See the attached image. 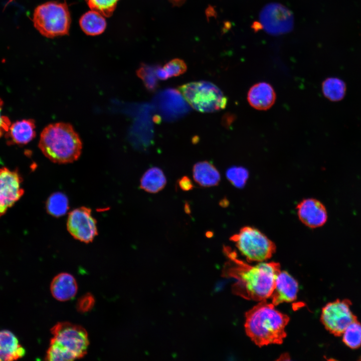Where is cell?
<instances>
[{"instance_id":"d4e9b609","label":"cell","mask_w":361,"mask_h":361,"mask_svg":"<svg viewBox=\"0 0 361 361\" xmlns=\"http://www.w3.org/2000/svg\"><path fill=\"white\" fill-rule=\"evenodd\" d=\"M343 342L351 349H356L361 345V323L357 319L350 323L342 335Z\"/></svg>"},{"instance_id":"7c38bea8","label":"cell","mask_w":361,"mask_h":361,"mask_svg":"<svg viewBox=\"0 0 361 361\" xmlns=\"http://www.w3.org/2000/svg\"><path fill=\"white\" fill-rule=\"evenodd\" d=\"M157 96L156 103L158 109L163 117L168 120L179 118L189 110L181 94L175 89L164 90Z\"/></svg>"},{"instance_id":"603a6c76","label":"cell","mask_w":361,"mask_h":361,"mask_svg":"<svg viewBox=\"0 0 361 361\" xmlns=\"http://www.w3.org/2000/svg\"><path fill=\"white\" fill-rule=\"evenodd\" d=\"M48 213L53 217H59L64 215L69 209V201L67 196L62 193L52 194L46 203Z\"/></svg>"},{"instance_id":"1f68e13d","label":"cell","mask_w":361,"mask_h":361,"mask_svg":"<svg viewBox=\"0 0 361 361\" xmlns=\"http://www.w3.org/2000/svg\"><path fill=\"white\" fill-rule=\"evenodd\" d=\"M185 208V211L187 213H190V208H189V206L188 204H186Z\"/></svg>"},{"instance_id":"f1b7e54d","label":"cell","mask_w":361,"mask_h":361,"mask_svg":"<svg viewBox=\"0 0 361 361\" xmlns=\"http://www.w3.org/2000/svg\"><path fill=\"white\" fill-rule=\"evenodd\" d=\"M95 299L92 294L87 293L78 300L77 309L81 312H86L91 310L94 305Z\"/></svg>"},{"instance_id":"3957f363","label":"cell","mask_w":361,"mask_h":361,"mask_svg":"<svg viewBox=\"0 0 361 361\" xmlns=\"http://www.w3.org/2000/svg\"><path fill=\"white\" fill-rule=\"evenodd\" d=\"M39 147L44 155L52 162L67 163L80 157L82 143L71 124L60 122L44 128L40 135Z\"/></svg>"},{"instance_id":"e0dca14e","label":"cell","mask_w":361,"mask_h":361,"mask_svg":"<svg viewBox=\"0 0 361 361\" xmlns=\"http://www.w3.org/2000/svg\"><path fill=\"white\" fill-rule=\"evenodd\" d=\"M35 122L32 119H23L11 124L6 133L9 144L24 145L36 136Z\"/></svg>"},{"instance_id":"f546056e","label":"cell","mask_w":361,"mask_h":361,"mask_svg":"<svg viewBox=\"0 0 361 361\" xmlns=\"http://www.w3.org/2000/svg\"><path fill=\"white\" fill-rule=\"evenodd\" d=\"M3 104V100L0 98V137L7 132L11 125L9 118L2 113Z\"/></svg>"},{"instance_id":"ffe728a7","label":"cell","mask_w":361,"mask_h":361,"mask_svg":"<svg viewBox=\"0 0 361 361\" xmlns=\"http://www.w3.org/2000/svg\"><path fill=\"white\" fill-rule=\"evenodd\" d=\"M80 26L87 35L96 36L102 34L106 27L104 16L98 12L91 10L83 14L79 20Z\"/></svg>"},{"instance_id":"ac0fdd59","label":"cell","mask_w":361,"mask_h":361,"mask_svg":"<svg viewBox=\"0 0 361 361\" xmlns=\"http://www.w3.org/2000/svg\"><path fill=\"white\" fill-rule=\"evenodd\" d=\"M25 349L17 337L8 330H0V361H10L23 357Z\"/></svg>"},{"instance_id":"277c9868","label":"cell","mask_w":361,"mask_h":361,"mask_svg":"<svg viewBox=\"0 0 361 361\" xmlns=\"http://www.w3.org/2000/svg\"><path fill=\"white\" fill-rule=\"evenodd\" d=\"M53 335L46 359L70 361L81 358L87 353L89 341L82 326L68 322H59L51 329Z\"/></svg>"},{"instance_id":"484cf974","label":"cell","mask_w":361,"mask_h":361,"mask_svg":"<svg viewBox=\"0 0 361 361\" xmlns=\"http://www.w3.org/2000/svg\"><path fill=\"white\" fill-rule=\"evenodd\" d=\"M88 7L104 17L111 16L119 0H85Z\"/></svg>"},{"instance_id":"5b68a950","label":"cell","mask_w":361,"mask_h":361,"mask_svg":"<svg viewBox=\"0 0 361 361\" xmlns=\"http://www.w3.org/2000/svg\"><path fill=\"white\" fill-rule=\"evenodd\" d=\"M33 22L35 28L47 38L68 35L71 19L66 2L51 1L39 5L34 11Z\"/></svg>"},{"instance_id":"9a60e30c","label":"cell","mask_w":361,"mask_h":361,"mask_svg":"<svg viewBox=\"0 0 361 361\" xmlns=\"http://www.w3.org/2000/svg\"><path fill=\"white\" fill-rule=\"evenodd\" d=\"M276 98L275 91L269 83L261 82L253 85L249 90L247 100L254 108L266 110L275 103Z\"/></svg>"},{"instance_id":"6da1fadb","label":"cell","mask_w":361,"mask_h":361,"mask_svg":"<svg viewBox=\"0 0 361 361\" xmlns=\"http://www.w3.org/2000/svg\"><path fill=\"white\" fill-rule=\"evenodd\" d=\"M224 253L230 259L224 273L236 282L233 292L247 300L260 301L270 298L274 289L276 278L281 271L278 262H259L250 265L239 259L230 247L225 246Z\"/></svg>"},{"instance_id":"9c48e42d","label":"cell","mask_w":361,"mask_h":361,"mask_svg":"<svg viewBox=\"0 0 361 361\" xmlns=\"http://www.w3.org/2000/svg\"><path fill=\"white\" fill-rule=\"evenodd\" d=\"M259 18L262 28L272 35L286 34L293 28L292 13L280 3H271L265 5L261 10Z\"/></svg>"},{"instance_id":"44dd1931","label":"cell","mask_w":361,"mask_h":361,"mask_svg":"<svg viewBox=\"0 0 361 361\" xmlns=\"http://www.w3.org/2000/svg\"><path fill=\"white\" fill-rule=\"evenodd\" d=\"M166 184L163 171L157 167L147 169L140 179L141 189L146 192L156 193L162 190Z\"/></svg>"},{"instance_id":"4316f807","label":"cell","mask_w":361,"mask_h":361,"mask_svg":"<svg viewBox=\"0 0 361 361\" xmlns=\"http://www.w3.org/2000/svg\"><path fill=\"white\" fill-rule=\"evenodd\" d=\"M248 176L247 170L241 166H232L226 171L228 179L234 186L238 188L244 186Z\"/></svg>"},{"instance_id":"5bb4252c","label":"cell","mask_w":361,"mask_h":361,"mask_svg":"<svg viewBox=\"0 0 361 361\" xmlns=\"http://www.w3.org/2000/svg\"><path fill=\"white\" fill-rule=\"evenodd\" d=\"M298 284L297 281L285 271H280L275 280V285L270 297L275 306L283 302H290L297 297Z\"/></svg>"},{"instance_id":"2e32d148","label":"cell","mask_w":361,"mask_h":361,"mask_svg":"<svg viewBox=\"0 0 361 361\" xmlns=\"http://www.w3.org/2000/svg\"><path fill=\"white\" fill-rule=\"evenodd\" d=\"M78 290L74 277L68 273H61L52 280L50 290L52 296L57 300L66 301L75 297Z\"/></svg>"},{"instance_id":"8fae6325","label":"cell","mask_w":361,"mask_h":361,"mask_svg":"<svg viewBox=\"0 0 361 361\" xmlns=\"http://www.w3.org/2000/svg\"><path fill=\"white\" fill-rule=\"evenodd\" d=\"M22 178L17 170L0 168V217L23 196Z\"/></svg>"},{"instance_id":"4fadbf2b","label":"cell","mask_w":361,"mask_h":361,"mask_svg":"<svg viewBox=\"0 0 361 361\" xmlns=\"http://www.w3.org/2000/svg\"><path fill=\"white\" fill-rule=\"evenodd\" d=\"M296 209L300 221L309 228L320 227L327 221L326 208L321 202L316 199H304L297 204Z\"/></svg>"},{"instance_id":"d6a6232c","label":"cell","mask_w":361,"mask_h":361,"mask_svg":"<svg viewBox=\"0 0 361 361\" xmlns=\"http://www.w3.org/2000/svg\"><path fill=\"white\" fill-rule=\"evenodd\" d=\"M206 235H207V237H210L213 236V233L211 232H208L207 233Z\"/></svg>"},{"instance_id":"7402d4cb","label":"cell","mask_w":361,"mask_h":361,"mask_svg":"<svg viewBox=\"0 0 361 361\" xmlns=\"http://www.w3.org/2000/svg\"><path fill=\"white\" fill-rule=\"evenodd\" d=\"M322 91L324 96L329 100L338 101L344 97L346 86L345 83L340 79L330 77L322 82Z\"/></svg>"},{"instance_id":"30bf717a","label":"cell","mask_w":361,"mask_h":361,"mask_svg":"<svg viewBox=\"0 0 361 361\" xmlns=\"http://www.w3.org/2000/svg\"><path fill=\"white\" fill-rule=\"evenodd\" d=\"M67 227L75 239L85 243L92 242L98 234L91 210L85 207L75 209L69 214Z\"/></svg>"},{"instance_id":"ba28073f","label":"cell","mask_w":361,"mask_h":361,"mask_svg":"<svg viewBox=\"0 0 361 361\" xmlns=\"http://www.w3.org/2000/svg\"><path fill=\"white\" fill-rule=\"evenodd\" d=\"M351 304L349 299H337L322 308L321 321L330 333L336 336H341L347 326L357 319L350 310Z\"/></svg>"},{"instance_id":"7a4b0ae2","label":"cell","mask_w":361,"mask_h":361,"mask_svg":"<svg viewBox=\"0 0 361 361\" xmlns=\"http://www.w3.org/2000/svg\"><path fill=\"white\" fill-rule=\"evenodd\" d=\"M289 317L278 311L266 300L258 304L245 313L246 334L257 345L281 344L286 336L285 327Z\"/></svg>"},{"instance_id":"8992f818","label":"cell","mask_w":361,"mask_h":361,"mask_svg":"<svg viewBox=\"0 0 361 361\" xmlns=\"http://www.w3.org/2000/svg\"><path fill=\"white\" fill-rule=\"evenodd\" d=\"M178 90L189 105L201 112H213L226 107L227 98L213 83L200 81L180 86Z\"/></svg>"},{"instance_id":"d6986e66","label":"cell","mask_w":361,"mask_h":361,"mask_svg":"<svg viewBox=\"0 0 361 361\" xmlns=\"http://www.w3.org/2000/svg\"><path fill=\"white\" fill-rule=\"evenodd\" d=\"M193 177L195 182L203 187L217 186L221 179L217 168L207 161L198 162L193 166Z\"/></svg>"},{"instance_id":"cb8c5ba5","label":"cell","mask_w":361,"mask_h":361,"mask_svg":"<svg viewBox=\"0 0 361 361\" xmlns=\"http://www.w3.org/2000/svg\"><path fill=\"white\" fill-rule=\"evenodd\" d=\"M157 66L142 64L136 71L137 76L142 81L144 86L149 91L153 92L157 88Z\"/></svg>"},{"instance_id":"836d02e7","label":"cell","mask_w":361,"mask_h":361,"mask_svg":"<svg viewBox=\"0 0 361 361\" xmlns=\"http://www.w3.org/2000/svg\"><path fill=\"white\" fill-rule=\"evenodd\" d=\"M13 1V0H10V1H9V2H8V4H9L10 3L12 2ZM8 4H7V5H8Z\"/></svg>"},{"instance_id":"52a82bcc","label":"cell","mask_w":361,"mask_h":361,"mask_svg":"<svg viewBox=\"0 0 361 361\" xmlns=\"http://www.w3.org/2000/svg\"><path fill=\"white\" fill-rule=\"evenodd\" d=\"M248 262H264L275 252L273 242L258 229L244 226L230 238Z\"/></svg>"},{"instance_id":"83f0119b","label":"cell","mask_w":361,"mask_h":361,"mask_svg":"<svg viewBox=\"0 0 361 361\" xmlns=\"http://www.w3.org/2000/svg\"><path fill=\"white\" fill-rule=\"evenodd\" d=\"M162 67L168 78L178 76L185 73L187 69L185 62L178 58L169 61Z\"/></svg>"},{"instance_id":"4dcf8cb0","label":"cell","mask_w":361,"mask_h":361,"mask_svg":"<svg viewBox=\"0 0 361 361\" xmlns=\"http://www.w3.org/2000/svg\"><path fill=\"white\" fill-rule=\"evenodd\" d=\"M177 183L180 189L184 191H190L194 187L192 180L187 176L182 177Z\"/></svg>"}]
</instances>
